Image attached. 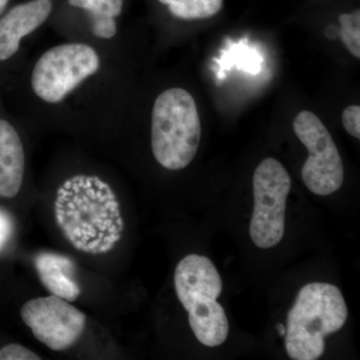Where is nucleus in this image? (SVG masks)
Instances as JSON below:
<instances>
[{"mask_svg": "<svg viewBox=\"0 0 360 360\" xmlns=\"http://www.w3.org/2000/svg\"><path fill=\"white\" fill-rule=\"evenodd\" d=\"M54 219L71 246L90 255L115 250L124 231L120 201L112 187L94 175H75L59 186Z\"/></svg>", "mask_w": 360, "mask_h": 360, "instance_id": "nucleus-1", "label": "nucleus"}, {"mask_svg": "<svg viewBox=\"0 0 360 360\" xmlns=\"http://www.w3.org/2000/svg\"><path fill=\"white\" fill-rule=\"evenodd\" d=\"M347 305L338 286L305 284L288 314L285 349L293 360H316L326 349V336L347 322Z\"/></svg>", "mask_w": 360, "mask_h": 360, "instance_id": "nucleus-2", "label": "nucleus"}, {"mask_svg": "<svg viewBox=\"0 0 360 360\" xmlns=\"http://www.w3.org/2000/svg\"><path fill=\"white\" fill-rule=\"evenodd\" d=\"M174 286L198 340L208 347L221 345L229 336V319L217 302L222 281L212 260L194 253L182 258L175 269Z\"/></svg>", "mask_w": 360, "mask_h": 360, "instance_id": "nucleus-3", "label": "nucleus"}, {"mask_svg": "<svg viewBox=\"0 0 360 360\" xmlns=\"http://www.w3.org/2000/svg\"><path fill=\"white\" fill-rule=\"evenodd\" d=\"M200 139V118L193 96L182 89L160 94L151 117V148L161 167L168 170L188 167Z\"/></svg>", "mask_w": 360, "mask_h": 360, "instance_id": "nucleus-4", "label": "nucleus"}, {"mask_svg": "<svg viewBox=\"0 0 360 360\" xmlns=\"http://www.w3.org/2000/svg\"><path fill=\"white\" fill-rule=\"evenodd\" d=\"M253 206L250 234L257 248L269 250L281 243L285 231L286 200L291 179L276 158H265L253 174Z\"/></svg>", "mask_w": 360, "mask_h": 360, "instance_id": "nucleus-5", "label": "nucleus"}, {"mask_svg": "<svg viewBox=\"0 0 360 360\" xmlns=\"http://www.w3.org/2000/svg\"><path fill=\"white\" fill-rule=\"evenodd\" d=\"M99 65L98 54L89 45H58L45 52L33 68V91L45 103H58L94 75Z\"/></svg>", "mask_w": 360, "mask_h": 360, "instance_id": "nucleus-6", "label": "nucleus"}, {"mask_svg": "<svg viewBox=\"0 0 360 360\" xmlns=\"http://www.w3.org/2000/svg\"><path fill=\"white\" fill-rule=\"evenodd\" d=\"M293 130L309 150V158L302 170L305 186L316 195L335 193L342 186L345 169L328 129L314 113L304 110L296 116Z\"/></svg>", "mask_w": 360, "mask_h": 360, "instance_id": "nucleus-7", "label": "nucleus"}, {"mask_svg": "<svg viewBox=\"0 0 360 360\" xmlns=\"http://www.w3.org/2000/svg\"><path fill=\"white\" fill-rule=\"evenodd\" d=\"M23 322L39 342L53 352L77 345L86 326V315L56 295L28 300L20 310Z\"/></svg>", "mask_w": 360, "mask_h": 360, "instance_id": "nucleus-8", "label": "nucleus"}, {"mask_svg": "<svg viewBox=\"0 0 360 360\" xmlns=\"http://www.w3.org/2000/svg\"><path fill=\"white\" fill-rule=\"evenodd\" d=\"M51 9V0H32L13 7L0 20V61L13 58L22 37L37 30Z\"/></svg>", "mask_w": 360, "mask_h": 360, "instance_id": "nucleus-9", "label": "nucleus"}, {"mask_svg": "<svg viewBox=\"0 0 360 360\" xmlns=\"http://www.w3.org/2000/svg\"><path fill=\"white\" fill-rule=\"evenodd\" d=\"M39 281L51 295L75 302L82 288L77 278V266L71 258L56 252H40L34 257Z\"/></svg>", "mask_w": 360, "mask_h": 360, "instance_id": "nucleus-10", "label": "nucleus"}, {"mask_svg": "<svg viewBox=\"0 0 360 360\" xmlns=\"http://www.w3.org/2000/svg\"><path fill=\"white\" fill-rule=\"evenodd\" d=\"M25 155L15 129L0 120V198H13L25 179Z\"/></svg>", "mask_w": 360, "mask_h": 360, "instance_id": "nucleus-11", "label": "nucleus"}, {"mask_svg": "<svg viewBox=\"0 0 360 360\" xmlns=\"http://www.w3.org/2000/svg\"><path fill=\"white\" fill-rule=\"evenodd\" d=\"M71 6L91 14L94 35L110 39L116 34L115 18L122 13L123 0H68Z\"/></svg>", "mask_w": 360, "mask_h": 360, "instance_id": "nucleus-12", "label": "nucleus"}, {"mask_svg": "<svg viewBox=\"0 0 360 360\" xmlns=\"http://www.w3.org/2000/svg\"><path fill=\"white\" fill-rule=\"evenodd\" d=\"M168 6L170 13L182 20L212 18L221 11L224 0H158Z\"/></svg>", "mask_w": 360, "mask_h": 360, "instance_id": "nucleus-13", "label": "nucleus"}, {"mask_svg": "<svg viewBox=\"0 0 360 360\" xmlns=\"http://www.w3.org/2000/svg\"><path fill=\"white\" fill-rule=\"evenodd\" d=\"M340 39L343 44L356 58H360V13L359 11L340 16Z\"/></svg>", "mask_w": 360, "mask_h": 360, "instance_id": "nucleus-14", "label": "nucleus"}, {"mask_svg": "<svg viewBox=\"0 0 360 360\" xmlns=\"http://www.w3.org/2000/svg\"><path fill=\"white\" fill-rule=\"evenodd\" d=\"M40 357L22 345L11 343L0 349V360H40Z\"/></svg>", "mask_w": 360, "mask_h": 360, "instance_id": "nucleus-15", "label": "nucleus"}, {"mask_svg": "<svg viewBox=\"0 0 360 360\" xmlns=\"http://www.w3.org/2000/svg\"><path fill=\"white\" fill-rule=\"evenodd\" d=\"M345 130L355 137L360 139V108L359 105L348 106L341 116Z\"/></svg>", "mask_w": 360, "mask_h": 360, "instance_id": "nucleus-16", "label": "nucleus"}, {"mask_svg": "<svg viewBox=\"0 0 360 360\" xmlns=\"http://www.w3.org/2000/svg\"><path fill=\"white\" fill-rule=\"evenodd\" d=\"M13 231V219L6 210H0V250L8 243Z\"/></svg>", "mask_w": 360, "mask_h": 360, "instance_id": "nucleus-17", "label": "nucleus"}, {"mask_svg": "<svg viewBox=\"0 0 360 360\" xmlns=\"http://www.w3.org/2000/svg\"><path fill=\"white\" fill-rule=\"evenodd\" d=\"M277 330H278L279 335L284 336L285 335L286 333V328L285 326H283V324L278 323L276 326Z\"/></svg>", "mask_w": 360, "mask_h": 360, "instance_id": "nucleus-18", "label": "nucleus"}, {"mask_svg": "<svg viewBox=\"0 0 360 360\" xmlns=\"http://www.w3.org/2000/svg\"><path fill=\"white\" fill-rule=\"evenodd\" d=\"M9 0H0V14L2 13V11L6 8L7 4H8Z\"/></svg>", "mask_w": 360, "mask_h": 360, "instance_id": "nucleus-19", "label": "nucleus"}]
</instances>
